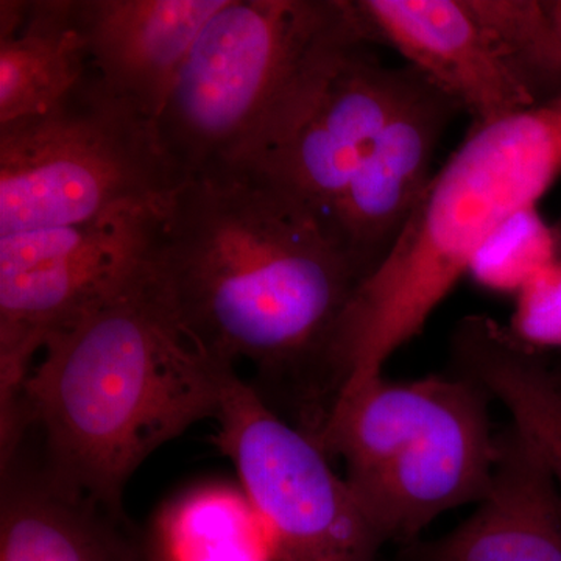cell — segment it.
<instances>
[{"instance_id":"cell-1","label":"cell","mask_w":561,"mask_h":561,"mask_svg":"<svg viewBox=\"0 0 561 561\" xmlns=\"http://www.w3.org/2000/svg\"><path fill=\"white\" fill-rule=\"evenodd\" d=\"M151 272L187 334L316 437L328 368L364 276L319 220L250 165L194 173L162 210Z\"/></svg>"},{"instance_id":"cell-2","label":"cell","mask_w":561,"mask_h":561,"mask_svg":"<svg viewBox=\"0 0 561 561\" xmlns=\"http://www.w3.org/2000/svg\"><path fill=\"white\" fill-rule=\"evenodd\" d=\"M232 370L187 334L150 264L44 346L0 412V461L124 512L140 465L217 419Z\"/></svg>"},{"instance_id":"cell-3","label":"cell","mask_w":561,"mask_h":561,"mask_svg":"<svg viewBox=\"0 0 561 561\" xmlns=\"http://www.w3.org/2000/svg\"><path fill=\"white\" fill-rule=\"evenodd\" d=\"M561 175V95L471 127L435 172L393 249L356 290L332 346L337 394L382 375L465 275L483 242Z\"/></svg>"},{"instance_id":"cell-4","label":"cell","mask_w":561,"mask_h":561,"mask_svg":"<svg viewBox=\"0 0 561 561\" xmlns=\"http://www.w3.org/2000/svg\"><path fill=\"white\" fill-rule=\"evenodd\" d=\"M373 43L357 0H228L158 117L162 146L186 179L254 164L300 127L342 62Z\"/></svg>"},{"instance_id":"cell-5","label":"cell","mask_w":561,"mask_h":561,"mask_svg":"<svg viewBox=\"0 0 561 561\" xmlns=\"http://www.w3.org/2000/svg\"><path fill=\"white\" fill-rule=\"evenodd\" d=\"M489 400L456 370L411 382L379 376L334 402L316 442L345 463L383 545L409 548L443 513L485 496L497 460Z\"/></svg>"},{"instance_id":"cell-6","label":"cell","mask_w":561,"mask_h":561,"mask_svg":"<svg viewBox=\"0 0 561 561\" xmlns=\"http://www.w3.org/2000/svg\"><path fill=\"white\" fill-rule=\"evenodd\" d=\"M186 180L157 121L90 66L54 108L0 125V238L161 210Z\"/></svg>"},{"instance_id":"cell-7","label":"cell","mask_w":561,"mask_h":561,"mask_svg":"<svg viewBox=\"0 0 561 561\" xmlns=\"http://www.w3.org/2000/svg\"><path fill=\"white\" fill-rule=\"evenodd\" d=\"M164 209L0 238V412L55 335L150 267Z\"/></svg>"},{"instance_id":"cell-8","label":"cell","mask_w":561,"mask_h":561,"mask_svg":"<svg viewBox=\"0 0 561 561\" xmlns=\"http://www.w3.org/2000/svg\"><path fill=\"white\" fill-rule=\"evenodd\" d=\"M216 445L271 535L276 561H378L383 546L319 443L232 370Z\"/></svg>"},{"instance_id":"cell-9","label":"cell","mask_w":561,"mask_h":561,"mask_svg":"<svg viewBox=\"0 0 561 561\" xmlns=\"http://www.w3.org/2000/svg\"><path fill=\"white\" fill-rule=\"evenodd\" d=\"M420 76L411 66H382L353 51L328 81L312 110L279 147L250 164L317 220L348 186L394 114L411 98Z\"/></svg>"},{"instance_id":"cell-10","label":"cell","mask_w":561,"mask_h":561,"mask_svg":"<svg viewBox=\"0 0 561 561\" xmlns=\"http://www.w3.org/2000/svg\"><path fill=\"white\" fill-rule=\"evenodd\" d=\"M459 105L420 76L348 186L320 220L364 279L378 268L408 227L435 173V151Z\"/></svg>"},{"instance_id":"cell-11","label":"cell","mask_w":561,"mask_h":561,"mask_svg":"<svg viewBox=\"0 0 561 561\" xmlns=\"http://www.w3.org/2000/svg\"><path fill=\"white\" fill-rule=\"evenodd\" d=\"M376 43L467 111L472 127L515 116L537 102L508 68L468 0H357Z\"/></svg>"},{"instance_id":"cell-12","label":"cell","mask_w":561,"mask_h":561,"mask_svg":"<svg viewBox=\"0 0 561 561\" xmlns=\"http://www.w3.org/2000/svg\"><path fill=\"white\" fill-rule=\"evenodd\" d=\"M411 561H561L560 485L535 443L512 426L497 435L493 481L467 522L405 548Z\"/></svg>"},{"instance_id":"cell-13","label":"cell","mask_w":561,"mask_h":561,"mask_svg":"<svg viewBox=\"0 0 561 561\" xmlns=\"http://www.w3.org/2000/svg\"><path fill=\"white\" fill-rule=\"evenodd\" d=\"M228 0H76L92 68L158 121L203 27Z\"/></svg>"},{"instance_id":"cell-14","label":"cell","mask_w":561,"mask_h":561,"mask_svg":"<svg viewBox=\"0 0 561 561\" xmlns=\"http://www.w3.org/2000/svg\"><path fill=\"white\" fill-rule=\"evenodd\" d=\"M0 561H153L125 512L0 463Z\"/></svg>"},{"instance_id":"cell-15","label":"cell","mask_w":561,"mask_h":561,"mask_svg":"<svg viewBox=\"0 0 561 561\" xmlns=\"http://www.w3.org/2000/svg\"><path fill=\"white\" fill-rule=\"evenodd\" d=\"M90 66L76 0L0 2V125L54 108Z\"/></svg>"},{"instance_id":"cell-16","label":"cell","mask_w":561,"mask_h":561,"mask_svg":"<svg viewBox=\"0 0 561 561\" xmlns=\"http://www.w3.org/2000/svg\"><path fill=\"white\" fill-rule=\"evenodd\" d=\"M453 360L507 409L513 426L540 449L561 486V397L538 353L516 342L507 327L474 313L454 331Z\"/></svg>"},{"instance_id":"cell-17","label":"cell","mask_w":561,"mask_h":561,"mask_svg":"<svg viewBox=\"0 0 561 561\" xmlns=\"http://www.w3.org/2000/svg\"><path fill=\"white\" fill-rule=\"evenodd\" d=\"M146 538L153 561H276L260 513L228 483H203L172 497Z\"/></svg>"},{"instance_id":"cell-18","label":"cell","mask_w":561,"mask_h":561,"mask_svg":"<svg viewBox=\"0 0 561 561\" xmlns=\"http://www.w3.org/2000/svg\"><path fill=\"white\" fill-rule=\"evenodd\" d=\"M537 105L561 95V38L548 0H468Z\"/></svg>"},{"instance_id":"cell-19","label":"cell","mask_w":561,"mask_h":561,"mask_svg":"<svg viewBox=\"0 0 561 561\" xmlns=\"http://www.w3.org/2000/svg\"><path fill=\"white\" fill-rule=\"evenodd\" d=\"M560 257L559 234L538 210H519L483 242L468 275L485 290L513 295Z\"/></svg>"},{"instance_id":"cell-20","label":"cell","mask_w":561,"mask_h":561,"mask_svg":"<svg viewBox=\"0 0 561 561\" xmlns=\"http://www.w3.org/2000/svg\"><path fill=\"white\" fill-rule=\"evenodd\" d=\"M507 330L535 353L561 350V257L515 295Z\"/></svg>"},{"instance_id":"cell-21","label":"cell","mask_w":561,"mask_h":561,"mask_svg":"<svg viewBox=\"0 0 561 561\" xmlns=\"http://www.w3.org/2000/svg\"><path fill=\"white\" fill-rule=\"evenodd\" d=\"M549 11L553 22H556L557 31L560 33L561 38V0H548Z\"/></svg>"},{"instance_id":"cell-22","label":"cell","mask_w":561,"mask_h":561,"mask_svg":"<svg viewBox=\"0 0 561 561\" xmlns=\"http://www.w3.org/2000/svg\"><path fill=\"white\" fill-rule=\"evenodd\" d=\"M553 383H556L557 390H559L561 397V367L551 370Z\"/></svg>"},{"instance_id":"cell-23","label":"cell","mask_w":561,"mask_h":561,"mask_svg":"<svg viewBox=\"0 0 561 561\" xmlns=\"http://www.w3.org/2000/svg\"><path fill=\"white\" fill-rule=\"evenodd\" d=\"M557 234H559V243H560V257H561V221L559 227H556Z\"/></svg>"},{"instance_id":"cell-24","label":"cell","mask_w":561,"mask_h":561,"mask_svg":"<svg viewBox=\"0 0 561 561\" xmlns=\"http://www.w3.org/2000/svg\"><path fill=\"white\" fill-rule=\"evenodd\" d=\"M560 496H561V486H560Z\"/></svg>"}]
</instances>
